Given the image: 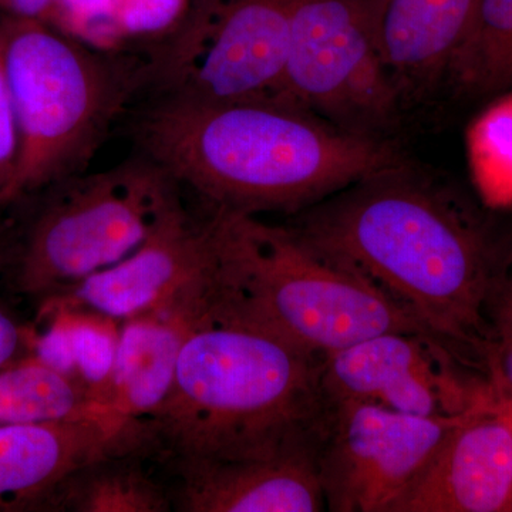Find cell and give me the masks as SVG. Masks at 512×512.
<instances>
[{
	"mask_svg": "<svg viewBox=\"0 0 512 512\" xmlns=\"http://www.w3.org/2000/svg\"><path fill=\"white\" fill-rule=\"evenodd\" d=\"M289 227L362 272L437 339L487 365L495 345L488 305L512 235L407 164L298 212Z\"/></svg>",
	"mask_w": 512,
	"mask_h": 512,
	"instance_id": "1",
	"label": "cell"
},
{
	"mask_svg": "<svg viewBox=\"0 0 512 512\" xmlns=\"http://www.w3.org/2000/svg\"><path fill=\"white\" fill-rule=\"evenodd\" d=\"M136 128L144 156L211 212L298 214L406 164L383 138L282 101L205 103L163 94Z\"/></svg>",
	"mask_w": 512,
	"mask_h": 512,
	"instance_id": "2",
	"label": "cell"
},
{
	"mask_svg": "<svg viewBox=\"0 0 512 512\" xmlns=\"http://www.w3.org/2000/svg\"><path fill=\"white\" fill-rule=\"evenodd\" d=\"M328 416L320 356L212 302L185 340L163 406L140 424L141 446L167 463L320 444Z\"/></svg>",
	"mask_w": 512,
	"mask_h": 512,
	"instance_id": "3",
	"label": "cell"
},
{
	"mask_svg": "<svg viewBox=\"0 0 512 512\" xmlns=\"http://www.w3.org/2000/svg\"><path fill=\"white\" fill-rule=\"evenodd\" d=\"M207 221L217 311L316 356L382 333L434 336L362 272L289 225L231 212H211Z\"/></svg>",
	"mask_w": 512,
	"mask_h": 512,
	"instance_id": "4",
	"label": "cell"
},
{
	"mask_svg": "<svg viewBox=\"0 0 512 512\" xmlns=\"http://www.w3.org/2000/svg\"><path fill=\"white\" fill-rule=\"evenodd\" d=\"M19 131L0 211L84 173L117 117L151 82L150 62L99 52L49 23L0 16Z\"/></svg>",
	"mask_w": 512,
	"mask_h": 512,
	"instance_id": "5",
	"label": "cell"
},
{
	"mask_svg": "<svg viewBox=\"0 0 512 512\" xmlns=\"http://www.w3.org/2000/svg\"><path fill=\"white\" fill-rule=\"evenodd\" d=\"M46 192L9 268L18 292L39 303L119 264L184 210L180 185L147 156Z\"/></svg>",
	"mask_w": 512,
	"mask_h": 512,
	"instance_id": "6",
	"label": "cell"
},
{
	"mask_svg": "<svg viewBox=\"0 0 512 512\" xmlns=\"http://www.w3.org/2000/svg\"><path fill=\"white\" fill-rule=\"evenodd\" d=\"M289 20L291 0H191L150 59L151 82L205 103H286Z\"/></svg>",
	"mask_w": 512,
	"mask_h": 512,
	"instance_id": "7",
	"label": "cell"
},
{
	"mask_svg": "<svg viewBox=\"0 0 512 512\" xmlns=\"http://www.w3.org/2000/svg\"><path fill=\"white\" fill-rule=\"evenodd\" d=\"M399 93L377 46L369 0H291L286 103L380 137L396 117Z\"/></svg>",
	"mask_w": 512,
	"mask_h": 512,
	"instance_id": "8",
	"label": "cell"
},
{
	"mask_svg": "<svg viewBox=\"0 0 512 512\" xmlns=\"http://www.w3.org/2000/svg\"><path fill=\"white\" fill-rule=\"evenodd\" d=\"M484 407L493 406L421 417L373 403H329L318 450L326 507L335 512H394L448 434Z\"/></svg>",
	"mask_w": 512,
	"mask_h": 512,
	"instance_id": "9",
	"label": "cell"
},
{
	"mask_svg": "<svg viewBox=\"0 0 512 512\" xmlns=\"http://www.w3.org/2000/svg\"><path fill=\"white\" fill-rule=\"evenodd\" d=\"M437 338L389 332L320 356L329 403L365 402L412 416H453L493 404L487 379L468 382Z\"/></svg>",
	"mask_w": 512,
	"mask_h": 512,
	"instance_id": "10",
	"label": "cell"
},
{
	"mask_svg": "<svg viewBox=\"0 0 512 512\" xmlns=\"http://www.w3.org/2000/svg\"><path fill=\"white\" fill-rule=\"evenodd\" d=\"M211 278L208 221L194 220L184 208L119 264L40 302L37 319L74 315L124 322Z\"/></svg>",
	"mask_w": 512,
	"mask_h": 512,
	"instance_id": "11",
	"label": "cell"
},
{
	"mask_svg": "<svg viewBox=\"0 0 512 512\" xmlns=\"http://www.w3.org/2000/svg\"><path fill=\"white\" fill-rule=\"evenodd\" d=\"M319 444L298 443L235 457L167 461L181 512H316L325 510Z\"/></svg>",
	"mask_w": 512,
	"mask_h": 512,
	"instance_id": "12",
	"label": "cell"
},
{
	"mask_svg": "<svg viewBox=\"0 0 512 512\" xmlns=\"http://www.w3.org/2000/svg\"><path fill=\"white\" fill-rule=\"evenodd\" d=\"M134 446L136 430L110 416L0 426V511H53L74 470Z\"/></svg>",
	"mask_w": 512,
	"mask_h": 512,
	"instance_id": "13",
	"label": "cell"
},
{
	"mask_svg": "<svg viewBox=\"0 0 512 512\" xmlns=\"http://www.w3.org/2000/svg\"><path fill=\"white\" fill-rule=\"evenodd\" d=\"M212 302L211 278L124 320L101 406L134 429L153 416L171 392L185 340L211 312Z\"/></svg>",
	"mask_w": 512,
	"mask_h": 512,
	"instance_id": "14",
	"label": "cell"
},
{
	"mask_svg": "<svg viewBox=\"0 0 512 512\" xmlns=\"http://www.w3.org/2000/svg\"><path fill=\"white\" fill-rule=\"evenodd\" d=\"M394 512H512V420L494 407L471 414Z\"/></svg>",
	"mask_w": 512,
	"mask_h": 512,
	"instance_id": "15",
	"label": "cell"
},
{
	"mask_svg": "<svg viewBox=\"0 0 512 512\" xmlns=\"http://www.w3.org/2000/svg\"><path fill=\"white\" fill-rule=\"evenodd\" d=\"M377 46L397 89L450 72L480 0H369Z\"/></svg>",
	"mask_w": 512,
	"mask_h": 512,
	"instance_id": "16",
	"label": "cell"
},
{
	"mask_svg": "<svg viewBox=\"0 0 512 512\" xmlns=\"http://www.w3.org/2000/svg\"><path fill=\"white\" fill-rule=\"evenodd\" d=\"M140 451L117 450L74 470L56 495L53 511L168 512L170 490L144 468Z\"/></svg>",
	"mask_w": 512,
	"mask_h": 512,
	"instance_id": "17",
	"label": "cell"
},
{
	"mask_svg": "<svg viewBox=\"0 0 512 512\" xmlns=\"http://www.w3.org/2000/svg\"><path fill=\"white\" fill-rule=\"evenodd\" d=\"M110 416L79 380L28 357L0 369V426ZM119 420V419H117Z\"/></svg>",
	"mask_w": 512,
	"mask_h": 512,
	"instance_id": "18",
	"label": "cell"
},
{
	"mask_svg": "<svg viewBox=\"0 0 512 512\" xmlns=\"http://www.w3.org/2000/svg\"><path fill=\"white\" fill-rule=\"evenodd\" d=\"M448 74L470 96L497 97L512 90V0H480Z\"/></svg>",
	"mask_w": 512,
	"mask_h": 512,
	"instance_id": "19",
	"label": "cell"
},
{
	"mask_svg": "<svg viewBox=\"0 0 512 512\" xmlns=\"http://www.w3.org/2000/svg\"><path fill=\"white\" fill-rule=\"evenodd\" d=\"M467 157L478 197L490 210L512 208V90L494 97L467 131Z\"/></svg>",
	"mask_w": 512,
	"mask_h": 512,
	"instance_id": "20",
	"label": "cell"
},
{
	"mask_svg": "<svg viewBox=\"0 0 512 512\" xmlns=\"http://www.w3.org/2000/svg\"><path fill=\"white\" fill-rule=\"evenodd\" d=\"M46 23L99 52L113 53L126 42L119 0H55Z\"/></svg>",
	"mask_w": 512,
	"mask_h": 512,
	"instance_id": "21",
	"label": "cell"
},
{
	"mask_svg": "<svg viewBox=\"0 0 512 512\" xmlns=\"http://www.w3.org/2000/svg\"><path fill=\"white\" fill-rule=\"evenodd\" d=\"M63 316L69 325L74 377L89 390L93 402L101 406V393L113 367L117 336H111L87 316Z\"/></svg>",
	"mask_w": 512,
	"mask_h": 512,
	"instance_id": "22",
	"label": "cell"
},
{
	"mask_svg": "<svg viewBox=\"0 0 512 512\" xmlns=\"http://www.w3.org/2000/svg\"><path fill=\"white\" fill-rule=\"evenodd\" d=\"M191 0H119L124 40L170 36L187 13Z\"/></svg>",
	"mask_w": 512,
	"mask_h": 512,
	"instance_id": "23",
	"label": "cell"
},
{
	"mask_svg": "<svg viewBox=\"0 0 512 512\" xmlns=\"http://www.w3.org/2000/svg\"><path fill=\"white\" fill-rule=\"evenodd\" d=\"M19 160V131L15 109L3 63L2 30H0V195L12 181Z\"/></svg>",
	"mask_w": 512,
	"mask_h": 512,
	"instance_id": "24",
	"label": "cell"
},
{
	"mask_svg": "<svg viewBox=\"0 0 512 512\" xmlns=\"http://www.w3.org/2000/svg\"><path fill=\"white\" fill-rule=\"evenodd\" d=\"M487 382L497 412L512 420V345L497 342L488 355Z\"/></svg>",
	"mask_w": 512,
	"mask_h": 512,
	"instance_id": "25",
	"label": "cell"
},
{
	"mask_svg": "<svg viewBox=\"0 0 512 512\" xmlns=\"http://www.w3.org/2000/svg\"><path fill=\"white\" fill-rule=\"evenodd\" d=\"M36 330L0 303V369L32 356Z\"/></svg>",
	"mask_w": 512,
	"mask_h": 512,
	"instance_id": "26",
	"label": "cell"
},
{
	"mask_svg": "<svg viewBox=\"0 0 512 512\" xmlns=\"http://www.w3.org/2000/svg\"><path fill=\"white\" fill-rule=\"evenodd\" d=\"M488 320L493 328L495 343L512 345V252L491 293Z\"/></svg>",
	"mask_w": 512,
	"mask_h": 512,
	"instance_id": "27",
	"label": "cell"
},
{
	"mask_svg": "<svg viewBox=\"0 0 512 512\" xmlns=\"http://www.w3.org/2000/svg\"><path fill=\"white\" fill-rule=\"evenodd\" d=\"M55 0H0L2 16L46 22Z\"/></svg>",
	"mask_w": 512,
	"mask_h": 512,
	"instance_id": "28",
	"label": "cell"
},
{
	"mask_svg": "<svg viewBox=\"0 0 512 512\" xmlns=\"http://www.w3.org/2000/svg\"><path fill=\"white\" fill-rule=\"evenodd\" d=\"M15 242V239L10 238L9 234L0 231V276L9 271L13 251H15Z\"/></svg>",
	"mask_w": 512,
	"mask_h": 512,
	"instance_id": "29",
	"label": "cell"
}]
</instances>
